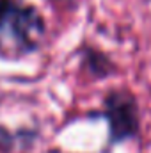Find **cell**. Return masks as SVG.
I'll return each instance as SVG.
<instances>
[{
    "label": "cell",
    "mask_w": 151,
    "mask_h": 153,
    "mask_svg": "<svg viewBox=\"0 0 151 153\" xmlns=\"http://www.w3.org/2000/svg\"><path fill=\"white\" fill-rule=\"evenodd\" d=\"M44 34L39 13L20 0H0V53L20 57L38 48Z\"/></svg>",
    "instance_id": "6da1fadb"
},
{
    "label": "cell",
    "mask_w": 151,
    "mask_h": 153,
    "mask_svg": "<svg viewBox=\"0 0 151 153\" xmlns=\"http://www.w3.org/2000/svg\"><path fill=\"white\" fill-rule=\"evenodd\" d=\"M105 114L110 125L112 141L133 137L139 128V112L133 96L126 91H114L105 100Z\"/></svg>",
    "instance_id": "7a4b0ae2"
}]
</instances>
